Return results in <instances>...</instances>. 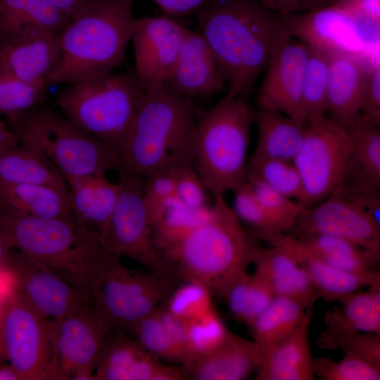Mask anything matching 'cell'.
<instances>
[{"label":"cell","mask_w":380,"mask_h":380,"mask_svg":"<svg viewBox=\"0 0 380 380\" xmlns=\"http://www.w3.org/2000/svg\"><path fill=\"white\" fill-rule=\"evenodd\" d=\"M195 14L227 94L247 100L274 50L291 35V15L272 12L256 0H213Z\"/></svg>","instance_id":"obj_1"},{"label":"cell","mask_w":380,"mask_h":380,"mask_svg":"<svg viewBox=\"0 0 380 380\" xmlns=\"http://www.w3.org/2000/svg\"><path fill=\"white\" fill-rule=\"evenodd\" d=\"M210 217L165 258L179 280L200 283L224 297L248 270L260 249L223 195L213 196Z\"/></svg>","instance_id":"obj_2"},{"label":"cell","mask_w":380,"mask_h":380,"mask_svg":"<svg viewBox=\"0 0 380 380\" xmlns=\"http://www.w3.org/2000/svg\"><path fill=\"white\" fill-rule=\"evenodd\" d=\"M134 0H89L61 32V54L46 86L112 72L122 63L135 18Z\"/></svg>","instance_id":"obj_3"},{"label":"cell","mask_w":380,"mask_h":380,"mask_svg":"<svg viewBox=\"0 0 380 380\" xmlns=\"http://www.w3.org/2000/svg\"><path fill=\"white\" fill-rule=\"evenodd\" d=\"M0 232L12 249L91 294L108 253L99 234L72 216L38 218L0 210Z\"/></svg>","instance_id":"obj_4"},{"label":"cell","mask_w":380,"mask_h":380,"mask_svg":"<svg viewBox=\"0 0 380 380\" xmlns=\"http://www.w3.org/2000/svg\"><path fill=\"white\" fill-rule=\"evenodd\" d=\"M196 120L193 101L167 85L144 91L119 156L118 171L145 177L159 170L192 165L189 137Z\"/></svg>","instance_id":"obj_5"},{"label":"cell","mask_w":380,"mask_h":380,"mask_svg":"<svg viewBox=\"0 0 380 380\" xmlns=\"http://www.w3.org/2000/svg\"><path fill=\"white\" fill-rule=\"evenodd\" d=\"M252 109L227 94L197 118L189 137L191 162L213 196L234 191L247 177Z\"/></svg>","instance_id":"obj_6"},{"label":"cell","mask_w":380,"mask_h":380,"mask_svg":"<svg viewBox=\"0 0 380 380\" xmlns=\"http://www.w3.org/2000/svg\"><path fill=\"white\" fill-rule=\"evenodd\" d=\"M144 94L131 70L70 84L56 103L66 118L120 156Z\"/></svg>","instance_id":"obj_7"},{"label":"cell","mask_w":380,"mask_h":380,"mask_svg":"<svg viewBox=\"0 0 380 380\" xmlns=\"http://www.w3.org/2000/svg\"><path fill=\"white\" fill-rule=\"evenodd\" d=\"M20 144L53 163L64 177L106 175L119 170L118 154L65 115L34 108L7 118Z\"/></svg>","instance_id":"obj_8"},{"label":"cell","mask_w":380,"mask_h":380,"mask_svg":"<svg viewBox=\"0 0 380 380\" xmlns=\"http://www.w3.org/2000/svg\"><path fill=\"white\" fill-rule=\"evenodd\" d=\"M177 281L148 270L131 269L120 257L108 255L92 289L94 309L108 334L132 331L167 300Z\"/></svg>","instance_id":"obj_9"},{"label":"cell","mask_w":380,"mask_h":380,"mask_svg":"<svg viewBox=\"0 0 380 380\" xmlns=\"http://www.w3.org/2000/svg\"><path fill=\"white\" fill-rule=\"evenodd\" d=\"M144 178L119 171V196L111 215L99 233L100 243L109 255L129 258L149 271L176 278L153 241Z\"/></svg>","instance_id":"obj_10"},{"label":"cell","mask_w":380,"mask_h":380,"mask_svg":"<svg viewBox=\"0 0 380 380\" xmlns=\"http://www.w3.org/2000/svg\"><path fill=\"white\" fill-rule=\"evenodd\" d=\"M6 359L21 380L65 379L53 347L50 320L15 289L5 303Z\"/></svg>","instance_id":"obj_11"},{"label":"cell","mask_w":380,"mask_h":380,"mask_svg":"<svg viewBox=\"0 0 380 380\" xmlns=\"http://www.w3.org/2000/svg\"><path fill=\"white\" fill-rule=\"evenodd\" d=\"M351 150L347 129L327 115L306 124L303 143L293 161L302 182L301 205L313 207L340 186Z\"/></svg>","instance_id":"obj_12"},{"label":"cell","mask_w":380,"mask_h":380,"mask_svg":"<svg viewBox=\"0 0 380 380\" xmlns=\"http://www.w3.org/2000/svg\"><path fill=\"white\" fill-rule=\"evenodd\" d=\"M5 267L15 290L48 319L63 318L93 305L92 296L20 252L11 251Z\"/></svg>","instance_id":"obj_13"},{"label":"cell","mask_w":380,"mask_h":380,"mask_svg":"<svg viewBox=\"0 0 380 380\" xmlns=\"http://www.w3.org/2000/svg\"><path fill=\"white\" fill-rule=\"evenodd\" d=\"M188 30L169 15L135 18L134 71L144 91L167 85Z\"/></svg>","instance_id":"obj_14"},{"label":"cell","mask_w":380,"mask_h":380,"mask_svg":"<svg viewBox=\"0 0 380 380\" xmlns=\"http://www.w3.org/2000/svg\"><path fill=\"white\" fill-rule=\"evenodd\" d=\"M310 46L289 36L277 47L265 68L258 106L281 113L306 125L303 84Z\"/></svg>","instance_id":"obj_15"},{"label":"cell","mask_w":380,"mask_h":380,"mask_svg":"<svg viewBox=\"0 0 380 380\" xmlns=\"http://www.w3.org/2000/svg\"><path fill=\"white\" fill-rule=\"evenodd\" d=\"M49 320L53 347L65 379H94L108 332L93 305L72 315Z\"/></svg>","instance_id":"obj_16"},{"label":"cell","mask_w":380,"mask_h":380,"mask_svg":"<svg viewBox=\"0 0 380 380\" xmlns=\"http://www.w3.org/2000/svg\"><path fill=\"white\" fill-rule=\"evenodd\" d=\"M293 231V235L321 234L339 237L380 259V224L337 190L319 204L305 208Z\"/></svg>","instance_id":"obj_17"},{"label":"cell","mask_w":380,"mask_h":380,"mask_svg":"<svg viewBox=\"0 0 380 380\" xmlns=\"http://www.w3.org/2000/svg\"><path fill=\"white\" fill-rule=\"evenodd\" d=\"M137 340L122 334L105 338L94 380H184L182 369L166 365Z\"/></svg>","instance_id":"obj_18"},{"label":"cell","mask_w":380,"mask_h":380,"mask_svg":"<svg viewBox=\"0 0 380 380\" xmlns=\"http://www.w3.org/2000/svg\"><path fill=\"white\" fill-rule=\"evenodd\" d=\"M226 84L220 65L201 33L188 30L167 86L192 100L214 95Z\"/></svg>","instance_id":"obj_19"},{"label":"cell","mask_w":380,"mask_h":380,"mask_svg":"<svg viewBox=\"0 0 380 380\" xmlns=\"http://www.w3.org/2000/svg\"><path fill=\"white\" fill-rule=\"evenodd\" d=\"M329 55L327 112L329 118L346 129L361 115V99L368 68L357 54L327 51Z\"/></svg>","instance_id":"obj_20"},{"label":"cell","mask_w":380,"mask_h":380,"mask_svg":"<svg viewBox=\"0 0 380 380\" xmlns=\"http://www.w3.org/2000/svg\"><path fill=\"white\" fill-rule=\"evenodd\" d=\"M268 243L279 246L296 260L317 291L320 299L341 300L361 287L380 281V271L370 274H355L336 269L311 252L293 234H281Z\"/></svg>","instance_id":"obj_21"},{"label":"cell","mask_w":380,"mask_h":380,"mask_svg":"<svg viewBox=\"0 0 380 380\" xmlns=\"http://www.w3.org/2000/svg\"><path fill=\"white\" fill-rule=\"evenodd\" d=\"M264 359L260 347L229 332L215 350L182 367L186 379L194 380H242L257 371Z\"/></svg>","instance_id":"obj_22"},{"label":"cell","mask_w":380,"mask_h":380,"mask_svg":"<svg viewBox=\"0 0 380 380\" xmlns=\"http://www.w3.org/2000/svg\"><path fill=\"white\" fill-rule=\"evenodd\" d=\"M61 54V32L25 39L0 48V68L20 80L46 86Z\"/></svg>","instance_id":"obj_23"},{"label":"cell","mask_w":380,"mask_h":380,"mask_svg":"<svg viewBox=\"0 0 380 380\" xmlns=\"http://www.w3.org/2000/svg\"><path fill=\"white\" fill-rule=\"evenodd\" d=\"M255 271L273 291L275 296L285 297L312 309L319 296L308 274L293 256L283 248L261 247L253 262Z\"/></svg>","instance_id":"obj_24"},{"label":"cell","mask_w":380,"mask_h":380,"mask_svg":"<svg viewBox=\"0 0 380 380\" xmlns=\"http://www.w3.org/2000/svg\"><path fill=\"white\" fill-rule=\"evenodd\" d=\"M70 19L46 0H0V48L49 32H60Z\"/></svg>","instance_id":"obj_25"},{"label":"cell","mask_w":380,"mask_h":380,"mask_svg":"<svg viewBox=\"0 0 380 380\" xmlns=\"http://www.w3.org/2000/svg\"><path fill=\"white\" fill-rule=\"evenodd\" d=\"M352 150L340 188L354 192L380 191V126L360 118L347 129Z\"/></svg>","instance_id":"obj_26"},{"label":"cell","mask_w":380,"mask_h":380,"mask_svg":"<svg viewBox=\"0 0 380 380\" xmlns=\"http://www.w3.org/2000/svg\"><path fill=\"white\" fill-rule=\"evenodd\" d=\"M312 312L306 309L297 328L279 343L263 360L257 369L256 380H312L313 361L309 329Z\"/></svg>","instance_id":"obj_27"},{"label":"cell","mask_w":380,"mask_h":380,"mask_svg":"<svg viewBox=\"0 0 380 380\" xmlns=\"http://www.w3.org/2000/svg\"><path fill=\"white\" fill-rule=\"evenodd\" d=\"M65 178L69 189L72 217L99 234L115 206L120 192L119 184L110 181L106 175Z\"/></svg>","instance_id":"obj_28"},{"label":"cell","mask_w":380,"mask_h":380,"mask_svg":"<svg viewBox=\"0 0 380 380\" xmlns=\"http://www.w3.org/2000/svg\"><path fill=\"white\" fill-rule=\"evenodd\" d=\"M258 139L251 156L293 162L305 135L306 125L276 110H252Z\"/></svg>","instance_id":"obj_29"},{"label":"cell","mask_w":380,"mask_h":380,"mask_svg":"<svg viewBox=\"0 0 380 380\" xmlns=\"http://www.w3.org/2000/svg\"><path fill=\"white\" fill-rule=\"evenodd\" d=\"M0 210L38 218L69 217V191L41 184H0Z\"/></svg>","instance_id":"obj_30"},{"label":"cell","mask_w":380,"mask_h":380,"mask_svg":"<svg viewBox=\"0 0 380 380\" xmlns=\"http://www.w3.org/2000/svg\"><path fill=\"white\" fill-rule=\"evenodd\" d=\"M342 298L341 306H334L323 315L328 334L362 332L380 334V281Z\"/></svg>","instance_id":"obj_31"},{"label":"cell","mask_w":380,"mask_h":380,"mask_svg":"<svg viewBox=\"0 0 380 380\" xmlns=\"http://www.w3.org/2000/svg\"><path fill=\"white\" fill-rule=\"evenodd\" d=\"M0 184H41L69 191L64 175L53 163L20 144L0 148Z\"/></svg>","instance_id":"obj_32"},{"label":"cell","mask_w":380,"mask_h":380,"mask_svg":"<svg viewBox=\"0 0 380 380\" xmlns=\"http://www.w3.org/2000/svg\"><path fill=\"white\" fill-rule=\"evenodd\" d=\"M212 213V205L201 209L189 208L176 196L149 210L153 241L165 260Z\"/></svg>","instance_id":"obj_33"},{"label":"cell","mask_w":380,"mask_h":380,"mask_svg":"<svg viewBox=\"0 0 380 380\" xmlns=\"http://www.w3.org/2000/svg\"><path fill=\"white\" fill-rule=\"evenodd\" d=\"M293 236L315 255L336 269L355 274H370L379 271L377 266L380 259L349 241L321 234Z\"/></svg>","instance_id":"obj_34"},{"label":"cell","mask_w":380,"mask_h":380,"mask_svg":"<svg viewBox=\"0 0 380 380\" xmlns=\"http://www.w3.org/2000/svg\"><path fill=\"white\" fill-rule=\"evenodd\" d=\"M305 311L298 302L276 296L258 316L250 327L264 358L297 328Z\"/></svg>","instance_id":"obj_35"},{"label":"cell","mask_w":380,"mask_h":380,"mask_svg":"<svg viewBox=\"0 0 380 380\" xmlns=\"http://www.w3.org/2000/svg\"><path fill=\"white\" fill-rule=\"evenodd\" d=\"M275 297L266 281L255 272L244 273L224 296L233 317L248 327Z\"/></svg>","instance_id":"obj_36"},{"label":"cell","mask_w":380,"mask_h":380,"mask_svg":"<svg viewBox=\"0 0 380 380\" xmlns=\"http://www.w3.org/2000/svg\"><path fill=\"white\" fill-rule=\"evenodd\" d=\"M309 46L302 92L306 124L327 114L329 71L328 52L316 46Z\"/></svg>","instance_id":"obj_37"},{"label":"cell","mask_w":380,"mask_h":380,"mask_svg":"<svg viewBox=\"0 0 380 380\" xmlns=\"http://www.w3.org/2000/svg\"><path fill=\"white\" fill-rule=\"evenodd\" d=\"M248 176L261 180L274 190L299 203L301 201L302 182L293 162L251 156L247 163Z\"/></svg>","instance_id":"obj_38"},{"label":"cell","mask_w":380,"mask_h":380,"mask_svg":"<svg viewBox=\"0 0 380 380\" xmlns=\"http://www.w3.org/2000/svg\"><path fill=\"white\" fill-rule=\"evenodd\" d=\"M246 180L278 232L285 234L292 232L305 208L255 177L248 176Z\"/></svg>","instance_id":"obj_39"},{"label":"cell","mask_w":380,"mask_h":380,"mask_svg":"<svg viewBox=\"0 0 380 380\" xmlns=\"http://www.w3.org/2000/svg\"><path fill=\"white\" fill-rule=\"evenodd\" d=\"M185 323L189 356L186 365L215 350L230 332L214 309Z\"/></svg>","instance_id":"obj_40"},{"label":"cell","mask_w":380,"mask_h":380,"mask_svg":"<svg viewBox=\"0 0 380 380\" xmlns=\"http://www.w3.org/2000/svg\"><path fill=\"white\" fill-rule=\"evenodd\" d=\"M136 340L158 359L184 364V357L158 317L156 310L133 327Z\"/></svg>","instance_id":"obj_41"},{"label":"cell","mask_w":380,"mask_h":380,"mask_svg":"<svg viewBox=\"0 0 380 380\" xmlns=\"http://www.w3.org/2000/svg\"><path fill=\"white\" fill-rule=\"evenodd\" d=\"M315 343L319 348L339 349L346 355L358 357L380 367V334L362 332L328 334L322 331Z\"/></svg>","instance_id":"obj_42"},{"label":"cell","mask_w":380,"mask_h":380,"mask_svg":"<svg viewBox=\"0 0 380 380\" xmlns=\"http://www.w3.org/2000/svg\"><path fill=\"white\" fill-rule=\"evenodd\" d=\"M233 211L240 220L252 229L254 236L269 241L281 235L258 201L250 184L246 180L233 191Z\"/></svg>","instance_id":"obj_43"},{"label":"cell","mask_w":380,"mask_h":380,"mask_svg":"<svg viewBox=\"0 0 380 380\" xmlns=\"http://www.w3.org/2000/svg\"><path fill=\"white\" fill-rule=\"evenodd\" d=\"M212 295L203 284L186 281L174 289L163 305L170 313L183 320L192 319L214 309Z\"/></svg>","instance_id":"obj_44"},{"label":"cell","mask_w":380,"mask_h":380,"mask_svg":"<svg viewBox=\"0 0 380 380\" xmlns=\"http://www.w3.org/2000/svg\"><path fill=\"white\" fill-rule=\"evenodd\" d=\"M45 88L25 83L0 68V114L8 118L32 108L42 99Z\"/></svg>","instance_id":"obj_45"},{"label":"cell","mask_w":380,"mask_h":380,"mask_svg":"<svg viewBox=\"0 0 380 380\" xmlns=\"http://www.w3.org/2000/svg\"><path fill=\"white\" fill-rule=\"evenodd\" d=\"M313 368L315 376L324 380L380 379V367L346 355L338 361L328 357L315 358Z\"/></svg>","instance_id":"obj_46"},{"label":"cell","mask_w":380,"mask_h":380,"mask_svg":"<svg viewBox=\"0 0 380 380\" xmlns=\"http://www.w3.org/2000/svg\"><path fill=\"white\" fill-rule=\"evenodd\" d=\"M173 169L175 175V196L181 203L192 209L209 206L208 191L192 165H181Z\"/></svg>","instance_id":"obj_47"},{"label":"cell","mask_w":380,"mask_h":380,"mask_svg":"<svg viewBox=\"0 0 380 380\" xmlns=\"http://www.w3.org/2000/svg\"><path fill=\"white\" fill-rule=\"evenodd\" d=\"M144 192L148 207L153 206L175 196L173 167L153 172L144 178Z\"/></svg>","instance_id":"obj_48"},{"label":"cell","mask_w":380,"mask_h":380,"mask_svg":"<svg viewBox=\"0 0 380 380\" xmlns=\"http://www.w3.org/2000/svg\"><path fill=\"white\" fill-rule=\"evenodd\" d=\"M361 116L380 126V67L368 68L361 99Z\"/></svg>","instance_id":"obj_49"},{"label":"cell","mask_w":380,"mask_h":380,"mask_svg":"<svg viewBox=\"0 0 380 380\" xmlns=\"http://www.w3.org/2000/svg\"><path fill=\"white\" fill-rule=\"evenodd\" d=\"M333 4L353 18L379 26L380 0H334Z\"/></svg>","instance_id":"obj_50"},{"label":"cell","mask_w":380,"mask_h":380,"mask_svg":"<svg viewBox=\"0 0 380 380\" xmlns=\"http://www.w3.org/2000/svg\"><path fill=\"white\" fill-rule=\"evenodd\" d=\"M156 312L170 336L184 357V366L189 362V346L185 320L170 313L163 303L156 309Z\"/></svg>","instance_id":"obj_51"},{"label":"cell","mask_w":380,"mask_h":380,"mask_svg":"<svg viewBox=\"0 0 380 380\" xmlns=\"http://www.w3.org/2000/svg\"><path fill=\"white\" fill-rule=\"evenodd\" d=\"M268 10L281 15L313 11L331 6L334 0H256Z\"/></svg>","instance_id":"obj_52"},{"label":"cell","mask_w":380,"mask_h":380,"mask_svg":"<svg viewBox=\"0 0 380 380\" xmlns=\"http://www.w3.org/2000/svg\"><path fill=\"white\" fill-rule=\"evenodd\" d=\"M336 190L380 224V191L372 193L354 192L340 187Z\"/></svg>","instance_id":"obj_53"},{"label":"cell","mask_w":380,"mask_h":380,"mask_svg":"<svg viewBox=\"0 0 380 380\" xmlns=\"http://www.w3.org/2000/svg\"><path fill=\"white\" fill-rule=\"evenodd\" d=\"M166 15L185 16L196 13L213 0H151Z\"/></svg>","instance_id":"obj_54"},{"label":"cell","mask_w":380,"mask_h":380,"mask_svg":"<svg viewBox=\"0 0 380 380\" xmlns=\"http://www.w3.org/2000/svg\"><path fill=\"white\" fill-rule=\"evenodd\" d=\"M60 12L72 19L89 0H46Z\"/></svg>","instance_id":"obj_55"},{"label":"cell","mask_w":380,"mask_h":380,"mask_svg":"<svg viewBox=\"0 0 380 380\" xmlns=\"http://www.w3.org/2000/svg\"><path fill=\"white\" fill-rule=\"evenodd\" d=\"M18 141L14 132L0 121V148L18 145Z\"/></svg>","instance_id":"obj_56"},{"label":"cell","mask_w":380,"mask_h":380,"mask_svg":"<svg viewBox=\"0 0 380 380\" xmlns=\"http://www.w3.org/2000/svg\"><path fill=\"white\" fill-rule=\"evenodd\" d=\"M9 296H4L0 293V363L7 360L3 338V322L5 303Z\"/></svg>","instance_id":"obj_57"},{"label":"cell","mask_w":380,"mask_h":380,"mask_svg":"<svg viewBox=\"0 0 380 380\" xmlns=\"http://www.w3.org/2000/svg\"><path fill=\"white\" fill-rule=\"evenodd\" d=\"M0 380H21L15 369L10 365L0 363Z\"/></svg>","instance_id":"obj_58"}]
</instances>
